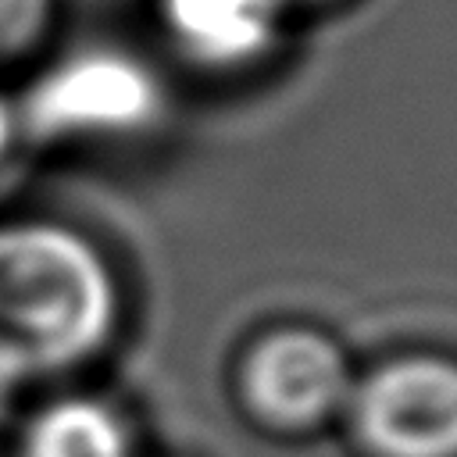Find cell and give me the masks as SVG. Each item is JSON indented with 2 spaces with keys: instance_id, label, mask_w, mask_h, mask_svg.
Instances as JSON below:
<instances>
[{
  "instance_id": "obj_1",
  "label": "cell",
  "mask_w": 457,
  "mask_h": 457,
  "mask_svg": "<svg viewBox=\"0 0 457 457\" xmlns=\"http://www.w3.org/2000/svg\"><path fill=\"white\" fill-rule=\"evenodd\" d=\"M118 321L104 250L50 218L0 221V375H46L100 353Z\"/></svg>"
},
{
  "instance_id": "obj_2",
  "label": "cell",
  "mask_w": 457,
  "mask_h": 457,
  "mask_svg": "<svg viewBox=\"0 0 457 457\" xmlns=\"http://www.w3.org/2000/svg\"><path fill=\"white\" fill-rule=\"evenodd\" d=\"M164 114L157 71L121 46H82L43 68L25 89L14 129L39 143L129 139Z\"/></svg>"
},
{
  "instance_id": "obj_3",
  "label": "cell",
  "mask_w": 457,
  "mask_h": 457,
  "mask_svg": "<svg viewBox=\"0 0 457 457\" xmlns=\"http://www.w3.org/2000/svg\"><path fill=\"white\" fill-rule=\"evenodd\" d=\"M350 425L371 457H457V361L407 353L353 382Z\"/></svg>"
},
{
  "instance_id": "obj_4",
  "label": "cell",
  "mask_w": 457,
  "mask_h": 457,
  "mask_svg": "<svg viewBox=\"0 0 457 457\" xmlns=\"http://www.w3.org/2000/svg\"><path fill=\"white\" fill-rule=\"evenodd\" d=\"M243 393L275 428H314L350 403L353 378L343 350L311 328H278L257 339L243 361Z\"/></svg>"
},
{
  "instance_id": "obj_5",
  "label": "cell",
  "mask_w": 457,
  "mask_h": 457,
  "mask_svg": "<svg viewBox=\"0 0 457 457\" xmlns=\"http://www.w3.org/2000/svg\"><path fill=\"white\" fill-rule=\"evenodd\" d=\"M293 0H154L164 39L204 71H243L264 61Z\"/></svg>"
},
{
  "instance_id": "obj_6",
  "label": "cell",
  "mask_w": 457,
  "mask_h": 457,
  "mask_svg": "<svg viewBox=\"0 0 457 457\" xmlns=\"http://www.w3.org/2000/svg\"><path fill=\"white\" fill-rule=\"evenodd\" d=\"M21 457H132L125 421L93 396H64L36 414Z\"/></svg>"
},
{
  "instance_id": "obj_7",
  "label": "cell",
  "mask_w": 457,
  "mask_h": 457,
  "mask_svg": "<svg viewBox=\"0 0 457 457\" xmlns=\"http://www.w3.org/2000/svg\"><path fill=\"white\" fill-rule=\"evenodd\" d=\"M57 0H0V64L29 57L50 32Z\"/></svg>"
},
{
  "instance_id": "obj_8",
  "label": "cell",
  "mask_w": 457,
  "mask_h": 457,
  "mask_svg": "<svg viewBox=\"0 0 457 457\" xmlns=\"http://www.w3.org/2000/svg\"><path fill=\"white\" fill-rule=\"evenodd\" d=\"M11 136H14V111H7V107L0 104V154L7 150Z\"/></svg>"
}]
</instances>
